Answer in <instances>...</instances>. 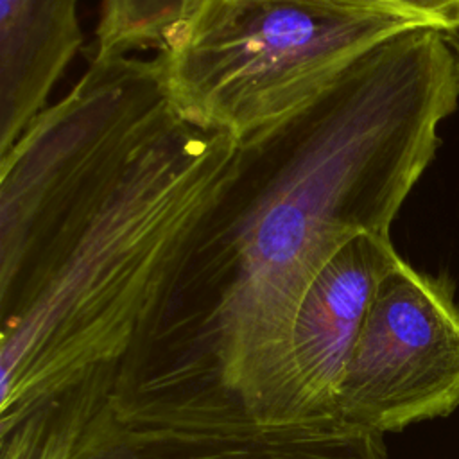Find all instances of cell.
<instances>
[{
    "instance_id": "cell-1",
    "label": "cell",
    "mask_w": 459,
    "mask_h": 459,
    "mask_svg": "<svg viewBox=\"0 0 459 459\" xmlns=\"http://www.w3.org/2000/svg\"><path fill=\"white\" fill-rule=\"evenodd\" d=\"M457 99L443 32L421 25L242 138L169 287L115 364V407L181 429L308 421L290 351L298 307L348 240L389 237Z\"/></svg>"
},
{
    "instance_id": "cell-2",
    "label": "cell",
    "mask_w": 459,
    "mask_h": 459,
    "mask_svg": "<svg viewBox=\"0 0 459 459\" xmlns=\"http://www.w3.org/2000/svg\"><path fill=\"white\" fill-rule=\"evenodd\" d=\"M237 145L170 108L115 174L0 233V432L124 357Z\"/></svg>"
},
{
    "instance_id": "cell-3",
    "label": "cell",
    "mask_w": 459,
    "mask_h": 459,
    "mask_svg": "<svg viewBox=\"0 0 459 459\" xmlns=\"http://www.w3.org/2000/svg\"><path fill=\"white\" fill-rule=\"evenodd\" d=\"M421 25L337 0H201L154 59L181 120L240 142L321 95L373 47Z\"/></svg>"
},
{
    "instance_id": "cell-4",
    "label": "cell",
    "mask_w": 459,
    "mask_h": 459,
    "mask_svg": "<svg viewBox=\"0 0 459 459\" xmlns=\"http://www.w3.org/2000/svg\"><path fill=\"white\" fill-rule=\"evenodd\" d=\"M459 405V305L445 278L402 260L380 283L348 366L335 418L378 434Z\"/></svg>"
},
{
    "instance_id": "cell-5",
    "label": "cell",
    "mask_w": 459,
    "mask_h": 459,
    "mask_svg": "<svg viewBox=\"0 0 459 459\" xmlns=\"http://www.w3.org/2000/svg\"><path fill=\"white\" fill-rule=\"evenodd\" d=\"M70 459H387L384 434L339 418L222 429L156 427L117 418L106 400Z\"/></svg>"
},
{
    "instance_id": "cell-6",
    "label": "cell",
    "mask_w": 459,
    "mask_h": 459,
    "mask_svg": "<svg viewBox=\"0 0 459 459\" xmlns=\"http://www.w3.org/2000/svg\"><path fill=\"white\" fill-rule=\"evenodd\" d=\"M387 235L348 240L308 285L290 351L308 421L335 418L337 391L382 280L402 262Z\"/></svg>"
},
{
    "instance_id": "cell-7",
    "label": "cell",
    "mask_w": 459,
    "mask_h": 459,
    "mask_svg": "<svg viewBox=\"0 0 459 459\" xmlns=\"http://www.w3.org/2000/svg\"><path fill=\"white\" fill-rule=\"evenodd\" d=\"M81 45L77 0H0V156L48 106Z\"/></svg>"
},
{
    "instance_id": "cell-8",
    "label": "cell",
    "mask_w": 459,
    "mask_h": 459,
    "mask_svg": "<svg viewBox=\"0 0 459 459\" xmlns=\"http://www.w3.org/2000/svg\"><path fill=\"white\" fill-rule=\"evenodd\" d=\"M111 378L113 366L100 368L34 407L0 432V459H70L86 421L106 400Z\"/></svg>"
},
{
    "instance_id": "cell-9",
    "label": "cell",
    "mask_w": 459,
    "mask_h": 459,
    "mask_svg": "<svg viewBox=\"0 0 459 459\" xmlns=\"http://www.w3.org/2000/svg\"><path fill=\"white\" fill-rule=\"evenodd\" d=\"M201 0H102L91 57L160 48L165 36Z\"/></svg>"
},
{
    "instance_id": "cell-10",
    "label": "cell",
    "mask_w": 459,
    "mask_h": 459,
    "mask_svg": "<svg viewBox=\"0 0 459 459\" xmlns=\"http://www.w3.org/2000/svg\"><path fill=\"white\" fill-rule=\"evenodd\" d=\"M355 5L389 9L414 16L427 25L450 29L459 22V0H337Z\"/></svg>"
},
{
    "instance_id": "cell-11",
    "label": "cell",
    "mask_w": 459,
    "mask_h": 459,
    "mask_svg": "<svg viewBox=\"0 0 459 459\" xmlns=\"http://www.w3.org/2000/svg\"><path fill=\"white\" fill-rule=\"evenodd\" d=\"M445 43L448 45L452 57H454V65H455V75H457V86H459V22L450 27V29H441Z\"/></svg>"
}]
</instances>
